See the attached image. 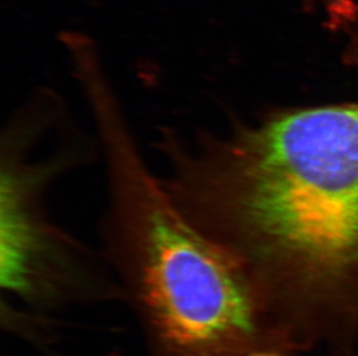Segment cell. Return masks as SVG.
Listing matches in <instances>:
<instances>
[{
	"label": "cell",
	"mask_w": 358,
	"mask_h": 356,
	"mask_svg": "<svg viewBox=\"0 0 358 356\" xmlns=\"http://www.w3.org/2000/svg\"><path fill=\"white\" fill-rule=\"evenodd\" d=\"M176 205L259 283H358V102L278 107L157 140Z\"/></svg>",
	"instance_id": "6da1fadb"
},
{
	"label": "cell",
	"mask_w": 358,
	"mask_h": 356,
	"mask_svg": "<svg viewBox=\"0 0 358 356\" xmlns=\"http://www.w3.org/2000/svg\"><path fill=\"white\" fill-rule=\"evenodd\" d=\"M54 91H38L10 114L0 140V280L29 294L49 269L86 259L91 250L58 227L47 193L57 178L86 165L90 142Z\"/></svg>",
	"instance_id": "7a4b0ae2"
},
{
	"label": "cell",
	"mask_w": 358,
	"mask_h": 356,
	"mask_svg": "<svg viewBox=\"0 0 358 356\" xmlns=\"http://www.w3.org/2000/svg\"><path fill=\"white\" fill-rule=\"evenodd\" d=\"M166 336L202 348L248 332L254 290L238 262L213 239L176 264L136 283Z\"/></svg>",
	"instance_id": "3957f363"
},
{
	"label": "cell",
	"mask_w": 358,
	"mask_h": 356,
	"mask_svg": "<svg viewBox=\"0 0 358 356\" xmlns=\"http://www.w3.org/2000/svg\"><path fill=\"white\" fill-rule=\"evenodd\" d=\"M331 27H342L358 17V0H318Z\"/></svg>",
	"instance_id": "277c9868"
},
{
	"label": "cell",
	"mask_w": 358,
	"mask_h": 356,
	"mask_svg": "<svg viewBox=\"0 0 358 356\" xmlns=\"http://www.w3.org/2000/svg\"><path fill=\"white\" fill-rule=\"evenodd\" d=\"M257 356H271V355H257Z\"/></svg>",
	"instance_id": "5b68a950"
}]
</instances>
